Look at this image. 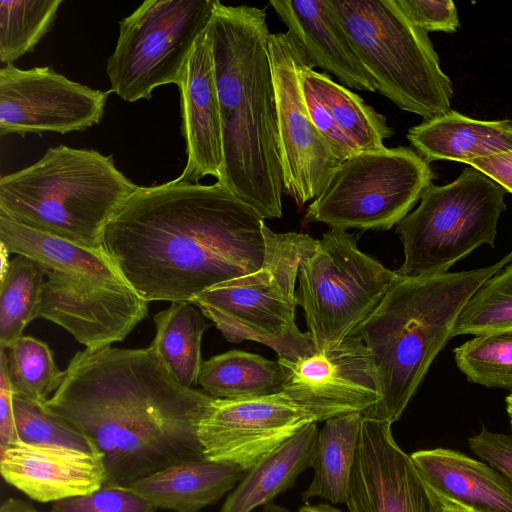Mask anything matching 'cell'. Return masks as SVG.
Instances as JSON below:
<instances>
[{"label":"cell","instance_id":"cell-1","mask_svg":"<svg viewBox=\"0 0 512 512\" xmlns=\"http://www.w3.org/2000/svg\"><path fill=\"white\" fill-rule=\"evenodd\" d=\"M264 219L218 181L141 187L108 223L102 248L147 302H190L264 261Z\"/></svg>","mask_w":512,"mask_h":512},{"label":"cell","instance_id":"cell-2","mask_svg":"<svg viewBox=\"0 0 512 512\" xmlns=\"http://www.w3.org/2000/svg\"><path fill=\"white\" fill-rule=\"evenodd\" d=\"M216 398L175 381L153 347L78 351L43 407L93 444L105 485L129 486L167 467L204 459L201 421Z\"/></svg>","mask_w":512,"mask_h":512},{"label":"cell","instance_id":"cell-3","mask_svg":"<svg viewBox=\"0 0 512 512\" xmlns=\"http://www.w3.org/2000/svg\"><path fill=\"white\" fill-rule=\"evenodd\" d=\"M266 10L215 0L211 39L220 106L219 183L263 219L282 216L283 174Z\"/></svg>","mask_w":512,"mask_h":512},{"label":"cell","instance_id":"cell-4","mask_svg":"<svg viewBox=\"0 0 512 512\" xmlns=\"http://www.w3.org/2000/svg\"><path fill=\"white\" fill-rule=\"evenodd\" d=\"M510 262L512 251L483 268L413 278L398 274L378 306L350 333L368 349L380 389L379 402L363 417L391 424L400 419L452 338L466 302Z\"/></svg>","mask_w":512,"mask_h":512},{"label":"cell","instance_id":"cell-5","mask_svg":"<svg viewBox=\"0 0 512 512\" xmlns=\"http://www.w3.org/2000/svg\"><path fill=\"white\" fill-rule=\"evenodd\" d=\"M0 243L45 271L41 319L68 331L86 349L123 341L148 314V303L103 248L90 249L0 214Z\"/></svg>","mask_w":512,"mask_h":512},{"label":"cell","instance_id":"cell-6","mask_svg":"<svg viewBox=\"0 0 512 512\" xmlns=\"http://www.w3.org/2000/svg\"><path fill=\"white\" fill-rule=\"evenodd\" d=\"M112 155L58 145L0 179V214L79 246L101 249L108 223L138 189Z\"/></svg>","mask_w":512,"mask_h":512},{"label":"cell","instance_id":"cell-7","mask_svg":"<svg viewBox=\"0 0 512 512\" xmlns=\"http://www.w3.org/2000/svg\"><path fill=\"white\" fill-rule=\"evenodd\" d=\"M262 266L197 295L191 303L229 342L252 340L273 349L278 358L296 361L316 353L307 333L295 323L299 264L316 243L307 234L275 233L263 225Z\"/></svg>","mask_w":512,"mask_h":512},{"label":"cell","instance_id":"cell-8","mask_svg":"<svg viewBox=\"0 0 512 512\" xmlns=\"http://www.w3.org/2000/svg\"><path fill=\"white\" fill-rule=\"evenodd\" d=\"M377 91L400 109L429 120L451 110L453 87L428 32L397 0H328Z\"/></svg>","mask_w":512,"mask_h":512},{"label":"cell","instance_id":"cell-9","mask_svg":"<svg viewBox=\"0 0 512 512\" xmlns=\"http://www.w3.org/2000/svg\"><path fill=\"white\" fill-rule=\"evenodd\" d=\"M506 192L469 165L454 181L431 184L397 224L404 261L396 272L407 278L446 273L479 246L493 247Z\"/></svg>","mask_w":512,"mask_h":512},{"label":"cell","instance_id":"cell-10","mask_svg":"<svg viewBox=\"0 0 512 512\" xmlns=\"http://www.w3.org/2000/svg\"><path fill=\"white\" fill-rule=\"evenodd\" d=\"M399 277L362 252L345 230L329 228L299 264L297 305L316 353L341 343Z\"/></svg>","mask_w":512,"mask_h":512},{"label":"cell","instance_id":"cell-11","mask_svg":"<svg viewBox=\"0 0 512 512\" xmlns=\"http://www.w3.org/2000/svg\"><path fill=\"white\" fill-rule=\"evenodd\" d=\"M433 178L429 163L409 147L360 152L334 172L305 219L345 231L389 230L410 213Z\"/></svg>","mask_w":512,"mask_h":512},{"label":"cell","instance_id":"cell-12","mask_svg":"<svg viewBox=\"0 0 512 512\" xmlns=\"http://www.w3.org/2000/svg\"><path fill=\"white\" fill-rule=\"evenodd\" d=\"M214 4L215 0H147L123 18L107 60L110 91L134 102L150 99L158 86H179Z\"/></svg>","mask_w":512,"mask_h":512},{"label":"cell","instance_id":"cell-13","mask_svg":"<svg viewBox=\"0 0 512 512\" xmlns=\"http://www.w3.org/2000/svg\"><path fill=\"white\" fill-rule=\"evenodd\" d=\"M268 52L275 92L284 192L298 206L314 200L343 163L315 127L300 84L309 59L289 31L270 33Z\"/></svg>","mask_w":512,"mask_h":512},{"label":"cell","instance_id":"cell-14","mask_svg":"<svg viewBox=\"0 0 512 512\" xmlns=\"http://www.w3.org/2000/svg\"><path fill=\"white\" fill-rule=\"evenodd\" d=\"M72 81L49 66L0 69V135L83 131L98 124L108 94Z\"/></svg>","mask_w":512,"mask_h":512},{"label":"cell","instance_id":"cell-15","mask_svg":"<svg viewBox=\"0 0 512 512\" xmlns=\"http://www.w3.org/2000/svg\"><path fill=\"white\" fill-rule=\"evenodd\" d=\"M320 422L286 393L216 399L201 421L198 438L206 459L228 462L244 472L307 425Z\"/></svg>","mask_w":512,"mask_h":512},{"label":"cell","instance_id":"cell-16","mask_svg":"<svg viewBox=\"0 0 512 512\" xmlns=\"http://www.w3.org/2000/svg\"><path fill=\"white\" fill-rule=\"evenodd\" d=\"M391 425L362 416L345 502L348 512H442L411 456L394 440Z\"/></svg>","mask_w":512,"mask_h":512},{"label":"cell","instance_id":"cell-17","mask_svg":"<svg viewBox=\"0 0 512 512\" xmlns=\"http://www.w3.org/2000/svg\"><path fill=\"white\" fill-rule=\"evenodd\" d=\"M277 361L284 373L283 392L320 422L350 412L364 414L380 400L370 353L355 336L322 353Z\"/></svg>","mask_w":512,"mask_h":512},{"label":"cell","instance_id":"cell-18","mask_svg":"<svg viewBox=\"0 0 512 512\" xmlns=\"http://www.w3.org/2000/svg\"><path fill=\"white\" fill-rule=\"evenodd\" d=\"M178 87L187 163L175 179L183 183H199L200 179L210 175L220 181L224 161L222 124L207 29L197 39Z\"/></svg>","mask_w":512,"mask_h":512},{"label":"cell","instance_id":"cell-19","mask_svg":"<svg viewBox=\"0 0 512 512\" xmlns=\"http://www.w3.org/2000/svg\"><path fill=\"white\" fill-rule=\"evenodd\" d=\"M0 471L8 484L38 502L89 494L106 483L99 454L22 441L1 450Z\"/></svg>","mask_w":512,"mask_h":512},{"label":"cell","instance_id":"cell-20","mask_svg":"<svg viewBox=\"0 0 512 512\" xmlns=\"http://www.w3.org/2000/svg\"><path fill=\"white\" fill-rule=\"evenodd\" d=\"M269 4L314 67L334 75L348 89L377 91L328 0H271Z\"/></svg>","mask_w":512,"mask_h":512},{"label":"cell","instance_id":"cell-21","mask_svg":"<svg viewBox=\"0 0 512 512\" xmlns=\"http://www.w3.org/2000/svg\"><path fill=\"white\" fill-rule=\"evenodd\" d=\"M410 456L441 503L470 512H512V485L486 462L447 448L419 450Z\"/></svg>","mask_w":512,"mask_h":512},{"label":"cell","instance_id":"cell-22","mask_svg":"<svg viewBox=\"0 0 512 512\" xmlns=\"http://www.w3.org/2000/svg\"><path fill=\"white\" fill-rule=\"evenodd\" d=\"M407 139L428 163L468 164L512 150V120H478L449 110L411 127Z\"/></svg>","mask_w":512,"mask_h":512},{"label":"cell","instance_id":"cell-23","mask_svg":"<svg viewBox=\"0 0 512 512\" xmlns=\"http://www.w3.org/2000/svg\"><path fill=\"white\" fill-rule=\"evenodd\" d=\"M244 473L237 465L204 458L167 467L129 487L157 509L198 512L233 490Z\"/></svg>","mask_w":512,"mask_h":512},{"label":"cell","instance_id":"cell-24","mask_svg":"<svg viewBox=\"0 0 512 512\" xmlns=\"http://www.w3.org/2000/svg\"><path fill=\"white\" fill-rule=\"evenodd\" d=\"M318 432L317 423L309 424L258 460L245 471L220 512H252L291 487L312 467Z\"/></svg>","mask_w":512,"mask_h":512},{"label":"cell","instance_id":"cell-25","mask_svg":"<svg viewBox=\"0 0 512 512\" xmlns=\"http://www.w3.org/2000/svg\"><path fill=\"white\" fill-rule=\"evenodd\" d=\"M362 413L350 412L324 421L318 432L312 463L313 477L302 499L324 498L345 503L355 459Z\"/></svg>","mask_w":512,"mask_h":512},{"label":"cell","instance_id":"cell-26","mask_svg":"<svg viewBox=\"0 0 512 512\" xmlns=\"http://www.w3.org/2000/svg\"><path fill=\"white\" fill-rule=\"evenodd\" d=\"M196 307L190 302H173L154 316L156 334L151 346L175 381L187 388L198 384L202 336L208 328Z\"/></svg>","mask_w":512,"mask_h":512},{"label":"cell","instance_id":"cell-27","mask_svg":"<svg viewBox=\"0 0 512 512\" xmlns=\"http://www.w3.org/2000/svg\"><path fill=\"white\" fill-rule=\"evenodd\" d=\"M300 79L318 94L357 153L385 148L384 140L392 137L394 131L384 115L325 72H316L310 59L303 65Z\"/></svg>","mask_w":512,"mask_h":512},{"label":"cell","instance_id":"cell-28","mask_svg":"<svg viewBox=\"0 0 512 512\" xmlns=\"http://www.w3.org/2000/svg\"><path fill=\"white\" fill-rule=\"evenodd\" d=\"M280 364L262 356L231 350L204 361L198 384L216 399L238 400L283 391Z\"/></svg>","mask_w":512,"mask_h":512},{"label":"cell","instance_id":"cell-29","mask_svg":"<svg viewBox=\"0 0 512 512\" xmlns=\"http://www.w3.org/2000/svg\"><path fill=\"white\" fill-rule=\"evenodd\" d=\"M45 271L35 260L17 254L0 277V348L7 349L39 317Z\"/></svg>","mask_w":512,"mask_h":512},{"label":"cell","instance_id":"cell-30","mask_svg":"<svg viewBox=\"0 0 512 512\" xmlns=\"http://www.w3.org/2000/svg\"><path fill=\"white\" fill-rule=\"evenodd\" d=\"M4 350L6 373L13 395L45 405L65 377V371H61L54 362L49 346L34 337L22 336Z\"/></svg>","mask_w":512,"mask_h":512},{"label":"cell","instance_id":"cell-31","mask_svg":"<svg viewBox=\"0 0 512 512\" xmlns=\"http://www.w3.org/2000/svg\"><path fill=\"white\" fill-rule=\"evenodd\" d=\"M62 0H1L0 61L13 64L34 51L50 30Z\"/></svg>","mask_w":512,"mask_h":512},{"label":"cell","instance_id":"cell-32","mask_svg":"<svg viewBox=\"0 0 512 512\" xmlns=\"http://www.w3.org/2000/svg\"><path fill=\"white\" fill-rule=\"evenodd\" d=\"M512 330V262L487 279L466 302L452 337Z\"/></svg>","mask_w":512,"mask_h":512},{"label":"cell","instance_id":"cell-33","mask_svg":"<svg viewBox=\"0 0 512 512\" xmlns=\"http://www.w3.org/2000/svg\"><path fill=\"white\" fill-rule=\"evenodd\" d=\"M454 358L470 382L512 388V330L475 336L454 349Z\"/></svg>","mask_w":512,"mask_h":512},{"label":"cell","instance_id":"cell-34","mask_svg":"<svg viewBox=\"0 0 512 512\" xmlns=\"http://www.w3.org/2000/svg\"><path fill=\"white\" fill-rule=\"evenodd\" d=\"M13 408L20 441L99 454L81 431L43 406L13 395Z\"/></svg>","mask_w":512,"mask_h":512},{"label":"cell","instance_id":"cell-35","mask_svg":"<svg viewBox=\"0 0 512 512\" xmlns=\"http://www.w3.org/2000/svg\"><path fill=\"white\" fill-rule=\"evenodd\" d=\"M157 508L129 486L104 485L89 494L53 503L52 512H156Z\"/></svg>","mask_w":512,"mask_h":512},{"label":"cell","instance_id":"cell-36","mask_svg":"<svg viewBox=\"0 0 512 512\" xmlns=\"http://www.w3.org/2000/svg\"><path fill=\"white\" fill-rule=\"evenodd\" d=\"M398 5L417 27L426 32L454 33L460 22L452 0H397Z\"/></svg>","mask_w":512,"mask_h":512},{"label":"cell","instance_id":"cell-37","mask_svg":"<svg viewBox=\"0 0 512 512\" xmlns=\"http://www.w3.org/2000/svg\"><path fill=\"white\" fill-rule=\"evenodd\" d=\"M300 84L312 122L332 147L335 155L344 162L352 155L357 154L354 146L333 121L329 110L318 94L301 79Z\"/></svg>","mask_w":512,"mask_h":512},{"label":"cell","instance_id":"cell-38","mask_svg":"<svg viewBox=\"0 0 512 512\" xmlns=\"http://www.w3.org/2000/svg\"><path fill=\"white\" fill-rule=\"evenodd\" d=\"M468 444L475 455L500 472L512 485V434L483 428L468 439Z\"/></svg>","mask_w":512,"mask_h":512},{"label":"cell","instance_id":"cell-39","mask_svg":"<svg viewBox=\"0 0 512 512\" xmlns=\"http://www.w3.org/2000/svg\"><path fill=\"white\" fill-rule=\"evenodd\" d=\"M0 451L19 440L13 408V392L6 373V352L0 353Z\"/></svg>","mask_w":512,"mask_h":512},{"label":"cell","instance_id":"cell-40","mask_svg":"<svg viewBox=\"0 0 512 512\" xmlns=\"http://www.w3.org/2000/svg\"><path fill=\"white\" fill-rule=\"evenodd\" d=\"M467 165L483 172L512 193V150L471 161Z\"/></svg>","mask_w":512,"mask_h":512},{"label":"cell","instance_id":"cell-41","mask_svg":"<svg viewBox=\"0 0 512 512\" xmlns=\"http://www.w3.org/2000/svg\"><path fill=\"white\" fill-rule=\"evenodd\" d=\"M0 512H42L37 510L32 504L18 499V498H8L6 499L1 507ZM52 512V511H50Z\"/></svg>","mask_w":512,"mask_h":512},{"label":"cell","instance_id":"cell-42","mask_svg":"<svg viewBox=\"0 0 512 512\" xmlns=\"http://www.w3.org/2000/svg\"><path fill=\"white\" fill-rule=\"evenodd\" d=\"M297 512H343L329 504L320 503L318 505H310L309 503L301 506Z\"/></svg>","mask_w":512,"mask_h":512},{"label":"cell","instance_id":"cell-43","mask_svg":"<svg viewBox=\"0 0 512 512\" xmlns=\"http://www.w3.org/2000/svg\"><path fill=\"white\" fill-rule=\"evenodd\" d=\"M9 254H10V253H9V252H8V250L5 248V246H4V245H2V244L0 243V260H1V266H0V268H1V269H0V270H1V271H0V277L4 275V273L6 272V270H7L8 266H9V264H10V261H11V260H9V259H8Z\"/></svg>","mask_w":512,"mask_h":512},{"label":"cell","instance_id":"cell-44","mask_svg":"<svg viewBox=\"0 0 512 512\" xmlns=\"http://www.w3.org/2000/svg\"><path fill=\"white\" fill-rule=\"evenodd\" d=\"M442 512H470L467 509L459 507L457 505L442 503Z\"/></svg>","mask_w":512,"mask_h":512},{"label":"cell","instance_id":"cell-45","mask_svg":"<svg viewBox=\"0 0 512 512\" xmlns=\"http://www.w3.org/2000/svg\"><path fill=\"white\" fill-rule=\"evenodd\" d=\"M261 512H289V511L285 507L270 503V504L264 506V508Z\"/></svg>","mask_w":512,"mask_h":512},{"label":"cell","instance_id":"cell-46","mask_svg":"<svg viewBox=\"0 0 512 512\" xmlns=\"http://www.w3.org/2000/svg\"><path fill=\"white\" fill-rule=\"evenodd\" d=\"M505 402H506V411H507V414H508V417L510 420V424H511V429H512V393L506 397Z\"/></svg>","mask_w":512,"mask_h":512}]
</instances>
